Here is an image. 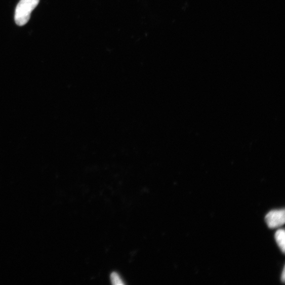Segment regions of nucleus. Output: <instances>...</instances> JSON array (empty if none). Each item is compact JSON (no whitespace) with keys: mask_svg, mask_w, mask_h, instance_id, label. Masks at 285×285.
I'll use <instances>...</instances> for the list:
<instances>
[{"mask_svg":"<svg viewBox=\"0 0 285 285\" xmlns=\"http://www.w3.org/2000/svg\"><path fill=\"white\" fill-rule=\"evenodd\" d=\"M40 0H20L16 9L15 19L17 25H25L30 18L32 11L38 5Z\"/></svg>","mask_w":285,"mask_h":285,"instance_id":"obj_1","label":"nucleus"},{"mask_svg":"<svg viewBox=\"0 0 285 285\" xmlns=\"http://www.w3.org/2000/svg\"><path fill=\"white\" fill-rule=\"evenodd\" d=\"M265 221L270 229L280 227L284 224V210L271 211L265 217Z\"/></svg>","mask_w":285,"mask_h":285,"instance_id":"obj_2","label":"nucleus"},{"mask_svg":"<svg viewBox=\"0 0 285 285\" xmlns=\"http://www.w3.org/2000/svg\"><path fill=\"white\" fill-rule=\"evenodd\" d=\"M276 242L282 252H285V232L283 229L278 230L275 234Z\"/></svg>","mask_w":285,"mask_h":285,"instance_id":"obj_3","label":"nucleus"},{"mask_svg":"<svg viewBox=\"0 0 285 285\" xmlns=\"http://www.w3.org/2000/svg\"><path fill=\"white\" fill-rule=\"evenodd\" d=\"M110 280L111 283L115 285L125 284L121 277L116 272H113V273L111 274Z\"/></svg>","mask_w":285,"mask_h":285,"instance_id":"obj_4","label":"nucleus"},{"mask_svg":"<svg viewBox=\"0 0 285 285\" xmlns=\"http://www.w3.org/2000/svg\"><path fill=\"white\" fill-rule=\"evenodd\" d=\"M284 274H285V271H284V268L283 271H282L281 278V281L283 282H284V280H285V275Z\"/></svg>","mask_w":285,"mask_h":285,"instance_id":"obj_5","label":"nucleus"}]
</instances>
